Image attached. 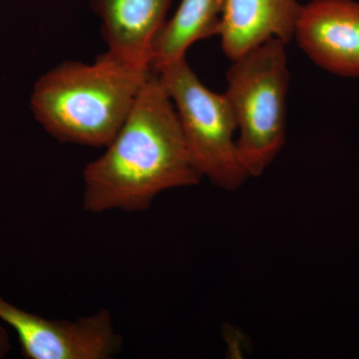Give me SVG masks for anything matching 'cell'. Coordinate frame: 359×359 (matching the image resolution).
<instances>
[{
	"label": "cell",
	"instance_id": "obj_5",
	"mask_svg": "<svg viewBox=\"0 0 359 359\" xmlns=\"http://www.w3.org/2000/svg\"><path fill=\"white\" fill-rule=\"evenodd\" d=\"M0 320L15 330L26 358L110 359L123 347L108 309L75 320H52L0 297Z\"/></svg>",
	"mask_w": 359,
	"mask_h": 359
},
{
	"label": "cell",
	"instance_id": "obj_2",
	"mask_svg": "<svg viewBox=\"0 0 359 359\" xmlns=\"http://www.w3.org/2000/svg\"><path fill=\"white\" fill-rule=\"evenodd\" d=\"M151 73L106 52L92 65L65 61L35 82L30 107L45 131L61 143L105 148Z\"/></svg>",
	"mask_w": 359,
	"mask_h": 359
},
{
	"label": "cell",
	"instance_id": "obj_7",
	"mask_svg": "<svg viewBox=\"0 0 359 359\" xmlns=\"http://www.w3.org/2000/svg\"><path fill=\"white\" fill-rule=\"evenodd\" d=\"M102 22L106 53L135 69L151 71V52L172 0H87Z\"/></svg>",
	"mask_w": 359,
	"mask_h": 359
},
{
	"label": "cell",
	"instance_id": "obj_8",
	"mask_svg": "<svg viewBox=\"0 0 359 359\" xmlns=\"http://www.w3.org/2000/svg\"><path fill=\"white\" fill-rule=\"evenodd\" d=\"M297 0H224L222 48L231 61L271 39L289 43L302 11Z\"/></svg>",
	"mask_w": 359,
	"mask_h": 359
},
{
	"label": "cell",
	"instance_id": "obj_3",
	"mask_svg": "<svg viewBox=\"0 0 359 359\" xmlns=\"http://www.w3.org/2000/svg\"><path fill=\"white\" fill-rule=\"evenodd\" d=\"M285 45L269 40L231 61L226 73L224 95L235 114L238 156L250 178L263 175L285 143L290 86Z\"/></svg>",
	"mask_w": 359,
	"mask_h": 359
},
{
	"label": "cell",
	"instance_id": "obj_9",
	"mask_svg": "<svg viewBox=\"0 0 359 359\" xmlns=\"http://www.w3.org/2000/svg\"><path fill=\"white\" fill-rule=\"evenodd\" d=\"M224 0H181L171 20L165 21L153 43L151 70L186 58V52L199 40L218 34Z\"/></svg>",
	"mask_w": 359,
	"mask_h": 359
},
{
	"label": "cell",
	"instance_id": "obj_4",
	"mask_svg": "<svg viewBox=\"0 0 359 359\" xmlns=\"http://www.w3.org/2000/svg\"><path fill=\"white\" fill-rule=\"evenodd\" d=\"M157 72L202 178L223 190H238L250 177L238 156L237 121L228 98L205 87L186 58Z\"/></svg>",
	"mask_w": 359,
	"mask_h": 359
},
{
	"label": "cell",
	"instance_id": "obj_1",
	"mask_svg": "<svg viewBox=\"0 0 359 359\" xmlns=\"http://www.w3.org/2000/svg\"><path fill=\"white\" fill-rule=\"evenodd\" d=\"M202 179L174 104L151 73L105 152L85 167L82 205L91 214L145 212L160 194Z\"/></svg>",
	"mask_w": 359,
	"mask_h": 359
},
{
	"label": "cell",
	"instance_id": "obj_6",
	"mask_svg": "<svg viewBox=\"0 0 359 359\" xmlns=\"http://www.w3.org/2000/svg\"><path fill=\"white\" fill-rule=\"evenodd\" d=\"M294 39L318 67L359 76V2L313 0L302 6Z\"/></svg>",
	"mask_w": 359,
	"mask_h": 359
}]
</instances>
